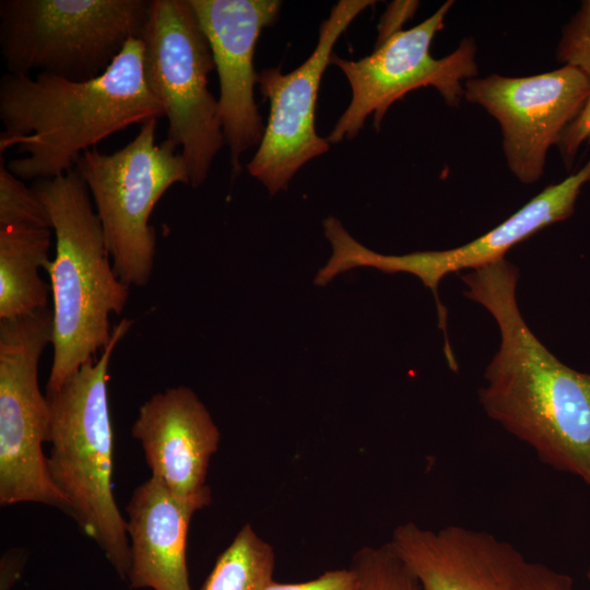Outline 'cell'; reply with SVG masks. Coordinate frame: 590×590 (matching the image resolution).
I'll return each instance as SVG.
<instances>
[{
	"instance_id": "6da1fadb",
	"label": "cell",
	"mask_w": 590,
	"mask_h": 590,
	"mask_svg": "<svg viewBox=\"0 0 590 590\" xmlns=\"http://www.w3.org/2000/svg\"><path fill=\"white\" fill-rule=\"evenodd\" d=\"M500 333L479 401L489 418L533 449L539 460L590 487V373L560 362L534 335L517 302L519 270L503 258L461 276Z\"/></svg>"
},
{
	"instance_id": "7a4b0ae2",
	"label": "cell",
	"mask_w": 590,
	"mask_h": 590,
	"mask_svg": "<svg viewBox=\"0 0 590 590\" xmlns=\"http://www.w3.org/2000/svg\"><path fill=\"white\" fill-rule=\"evenodd\" d=\"M165 117L148 86L140 37L126 43L98 76L74 81L50 73L0 80V151L16 145L24 157L7 163L20 179L54 178L116 132Z\"/></svg>"
},
{
	"instance_id": "3957f363",
	"label": "cell",
	"mask_w": 590,
	"mask_h": 590,
	"mask_svg": "<svg viewBox=\"0 0 590 590\" xmlns=\"http://www.w3.org/2000/svg\"><path fill=\"white\" fill-rule=\"evenodd\" d=\"M33 190L45 204L56 236L47 272L52 296V364L46 396L56 393L110 343V316L125 309L130 286L116 274L88 188L76 168L39 179Z\"/></svg>"
},
{
	"instance_id": "277c9868",
	"label": "cell",
	"mask_w": 590,
	"mask_h": 590,
	"mask_svg": "<svg viewBox=\"0 0 590 590\" xmlns=\"http://www.w3.org/2000/svg\"><path fill=\"white\" fill-rule=\"evenodd\" d=\"M132 323L122 319L116 324L99 356L84 364L56 393L46 396L50 405V477L70 504L81 531L98 545L122 580L130 570V543L127 520L113 493L108 368Z\"/></svg>"
},
{
	"instance_id": "5b68a950",
	"label": "cell",
	"mask_w": 590,
	"mask_h": 590,
	"mask_svg": "<svg viewBox=\"0 0 590 590\" xmlns=\"http://www.w3.org/2000/svg\"><path fill=\"white\" fill-rule=\"evenodd\" d=\"M150 0H1L0 48L8 72L74 81L101 75L140 37Z\"/></svg>"
},
{
	"instance_id": "8992f818",
	"label": "cell",
	"mask_w": 590,
	"mask_h": 590,
	"mask_svg": "<svg viewBox=\"0 0 590 590\" xmlns=\"http://www.w3.org/2000/svg\"><path fill=\"white\" fill-rule=\"evenodd\" d=\"M140 39L149 88L168 121L167 138L185 160L189 186H201L225 145L210 92L212 51L189 0H150Z\"/></svg>"
},
{
	"instance_id": "52a82bcc",
	"label": "cell",
	"mask_w": 590,
	"mask_h": 590,
	"mask_svg": "<svg viewBox=\"0 0 590 590\" xmlns=\"http://www.w3.org/2000/svg\"><path fill=\"white\" fill-rule=\"evenodd\" d=\"M157 120L140 126L123 148L105 154L93 148L75 168L85 181L101 221L117 276L128 286H145L152 275L156 233L150 216L175 184L189 185L181 153L168 140L156 143Z\"/></svg>"
},
{
	"instance_id": "ba28073f",
	"label": "cell",
	"mask_w": 590,
	"mask_h": 590,
	"mask_svg": "<svg viewBox=\"0 0 590 590\" xmlns=\"http://www.w3.org/2000/svg\"><path fill=\"white\" fill-rule=\"evenodd\" d=\"M52 309L0 320V505L38 503L71 516L54 484L43 445L50 405L38 385V365L52 343Z\"/></svg>"
},
{
	"instance_id": "9c48e42d",
	"label": "cell",
	"mask_w": 590,
	"mask_h": 590,
	"mask_svg": "<svg viewBox=\"0 0 590 590\" xmlns=\"http://www.w3.org/2000/svg\"><path fill=\"white\" fill-rule=\"evenodd\" d=\"M453 1L445 2L428 19L394 33L362 59L346 60L332 54L330 64L343 72L352 97L326 138L330 144L355 138L370 115H374L375 128L379 129L389 107L420 87L432 86L448 105H459L464 95V82L477 74L474 40L463 39L450 55L439 59L430 54L432 42L444 28Z\"/></svg>"
},
{
	"instance_id": "30bf717a",
	"label": "cell",
	"mask_w": 590,
	"mask_h": 590,
	"mask_svg": "<svg viewBox=\"0 0 590 590\" xmlns=\"http://www.w3.org/2000/svg\"><path fill=\"white\" fill-rule=\"evenodd\" d=\"M374 3L371 0H340L321 22L317 45L300 66L288 73H282L281 67L266 68L258 73L257 84L263 98L269 101L270 114L247 170L271 196L285 190L307 162L330 149L328 140L318 135L315 125L321 78L340 36Z\"/></svg>"
},
{
	"instance_id": "8fae6325",
	"label": "cell",
	"mask_w": 590,
	"mask_h": 590,
	"mask_svg": "<svg viewBox=\"0 0 590 590\" xmlns=\"http://www.w3.org/2000/svg\"><path fill=\"white\" fill-rule=\"evenodd\" d=\"M389 544L421 590H575L573 578L494 534L449 524H399Z\"/></svg>"
},
{
	"instance_id": "7c38bea8",
	"label": "cell",
	"mask_w": 590,
	"mask_h": 590,
	"mask_svg": "<svg viewBox=\"0 0 590 590\" xmlns=\"http://www.w3.org/2000/svg\"><path fill=\"white\" fill-rule=\"evenodd\" d=\"M589 95L587 75L565 64L522 78L475 76L464 82L463 98L498 121L507 165L519 181L530 185L542 177L548 149L558 144Z\"/></svg>"
},
{
	"instance_id": "4fadbf2b",
	"label": "cell",
	"mask_w": 590,
	"mask_h": 590,
	"mask_svg": "<svg viewBox=\"0 0 590 590\" xmlns=\"http://www.w3.org/2000/svg\"><path fill=\"white\" fill-rule=\"evenodd\" d=\"M590 180V160L577 173L563 181L545 187L528 203L503 223L460 247L416 251L401 256L381 255L364 247L346 231L337 233L332 240L333 253L329 270L339 274L357 267H370L385 273L405 272L417 276L436 300L438 326L445 334V353L452 350L447 334V309L438 296L442 278L464 269L475 270L505 258L506 252L544 227L566 220L575 210L581 187Z\"/></svg>"
},
{
	"instance_id": "5bb4252c",
	"label": "cell",
	"mask_w": 590,
	"mask_h": 590,
	"mask_svg": "<svg viewBox=\"0 0 590 590\" xmlns=\"http://www.w3.org/2000/svg\"><path fill=\"white\" fill-rule=\"evenodd\" d=\"M209 42L220 80L219 115L229 151L232 177L241 156L259 145L266 126L255 101V49L264 27L275 23L279 0H189Z\"/></svg>"
},
{
	"instance_id": "9a60e30c",
	"label": "cell",
	"mask_w": 590,
	"mask_h": 590,
	"mask_svg": "<svg viewBox=\"0 0 590 590\" xmlns=\"http://www.w3.org/2000/svg\"><path fill=\"white\" fill-rule=\"evenodd\" d=\"M131 433L153 477L200 509L211 504L206 477L220 430L192 389L179 386L152 396L140 406Z\"/></svg>"
},
{
	"instance_id": "2e32d148",
	"label": "cell",
	"mask_w": 590,
	"mask_h": 590,
	"mask_svg": "<svg viewBox=\"0 0 590 590\" xmlns=\"http://www.w3.org/2000/svg\"><path fill=\"white\" fill-rule=\"evenodd\" d=\"M199 510L153 476L134 488L126 508L131 588L192 590L187 539L190 520Z\"/></svg>"
},
{
	"instance_id": "e0dca14e",
	"label": "cell",
	"mask_w": 590,
	"mask_h": 590,
	"mask_svg": "<svg viewBox=\"0 0 590 590\" xmlns=\"http://www.w3.org/2000/svg\"><path fill=\"white\" fill-rule=\"evenodd\" d=\"M51 229L0 228V320L47 308L50 284L39 269L50 266Z\"/></svg>"
},
{
	"instance_id": "ac0fdd59",
	"label": "cell",
	"mask_w": 590,
	"mask_h": 590,
	"mask_svg": "<svg viewBox=\"0 0 590 590\" xmlns=\"http://www.w3.org/2000/svg\"><path fill=\"white\" fill-rule=\"evenodd\" d=\"M275 552L245 524L220 554L200 590H260L273 579Z\"/></svg>"
},
{
	"instance_id": "d6986e66",
	"label": "cell",
	"mask_w": 590,
	"mask_h": 590,
	"mask_svg": "<svg viewBox=\"0 0 590 590\" xmlns=\"http://www.w3.org/2000/svg\"><path fill=\"white\" fill-rule=\"evenodd\" d=\"M557 60L580 69L590 81V17L578 12L564 27L557 47ZM583 143L590 144V95L583 109L565 130L557 144L566 167H570Z\"/></svg>"
},
{
	"instance_id": "ffe728a7",
	"label": "cell",
	"mask_w": 590,
	"mask_h": 590,
	"mask_svg": "<svg viewBox=\"0 0 590 590\" xmlns=\"http://www.w3.org/2000/svg\"><path fill=\"white\" fill-rule=\"evenodd\" d=\"M350 566L356 576L354 590H421L417 579L389 542L361 547Z\"/></svg>"
},
{
	"instance_id": "44dd1931",
	"label": "cell",
	"mask_w": 590,
	"mask_h": 590,
	"mask_svg": "<svg viewBox=\"0 0 590 590\" xmlns=\"http://www.w3.org/2000/svg\"><path fill=\"white\" fill-rule=\"evenodd\" d=\"M52 229L50 215L33 190L0 163V228Z\"/></svg>"
},
{
	"instance_id": "7402d4cb",
	"label": "cell",
	"mask_w": 590,
	"mask_h": 590,
	"mask_svg": "<svg viewBox=\"0 0 590 590\" xmlns=\"http://www.w3.org/2000/svg\"><path fill=\"white\" fill-rule=\"evenodd\" d=\"M356 576L351 566L327 570L300 582L268 581L260 590H354Z\"/></svg>"
},
{
	"instance_id": "603a6c76",
	"label": "cell",
	"mask_w": 590,
	"mask_h": 590,
	"mask_svg": "<svg viewBox=\"0 0 590 590\" xmlns=\"http://www.w3.org/2000/svg\"><path fill=\"white\" fill-rule=\"evenodd\" d=\"M417 7V1H393L380 21L377 44L401 31L402 24L412 17Z\"/></svg>"
},
{
	"instance_id": "cb8c5ba5",
	"label": "cell",
	"mask_w": 590,
	"mask_h": 590,
	"mask_svg": "<svg viewBox=\"0 0 590 590\" xmlns=\"http://www.w3.org/2000/svg\"><path fill=\"white\" fill-rule=\"evenodd\" d=\"M582 14H585L586 16L590 17V0L588 1H585L581 5V9L580 11Z\"/></svg>"
},
{
	"instance_id": "d4e9b609",
	"label": "cell",
	"mask_w": 590,
	"mask_h": 590,
	"mask_svg": "<svg viewBox=\"0 0 590 590\" xmlns=\"http://www.w3.org/2000/svg\"><path fill=\"white\" fill-rule=\"evenodd\" d=\"M587 577L590 580V566H589L588 571H587Z\"/></svg>"
}]
</instances>
